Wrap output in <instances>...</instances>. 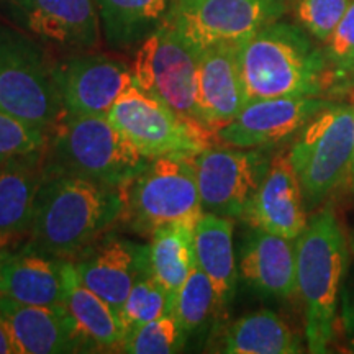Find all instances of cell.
<instances>
[{
	"instance_id": "1",
	"label": "cell",
	"mask_w": 354,
	"mask_h": 354,
	"mask_svg": "<svg viewBox=\"0 0 354 354\" xmlns=\"http://www.w3.org/2000/svg\"><path fill=\"white\" fill-rule=\"evenodd\" d=\"M123 209V189L44 169L25 246L57 259L79 258L122 218Z\"/></svg>"
},
{
	"instance_id": "2",
	"label": "cell",
	"mask_w": 354,
	"mask_h": 354,
	"mask_svg": "<svg viewBox=\"0 0 354 354\" xmlns=\"http://www.w3.org/2000/svg\"><path fill=\"white\" fill-rule=\"evenodd\" d=\"M297 25L272 21L238 46L246 100L322 95L333 77L325 51Z\"/></svg>"
},
{
	"instance_id": "3",
	"label": "cell",
	"mask_w": 354,
	"mask_h": 354,
	"mask_svg": "<svg viewBox=\"0 0 354 354\" xmlns=\"http://www.w3.org/2000/svg\"><path fill=\"white\" fill-rule=\"evenodd\" d=\"M297 287L305 305V338L313 354L335 338L338 300L348 269V241L333 209L323 207L295 240Z\"/></svg>"
},
{
	"instance_id": "4",
	"label": "cell",
	"mask_w": 354,
	"mask_h": 354,
	"mask_svg": "<svg viewBox=\"0 0 354 354\" xmlns=\"http://www.w3.org/2000/svg\"><path fill=\"white\" fill-rule=\"evenodd\" d=\"M148 162L107 117L63 115L44 149V169L117 189H125Z\"/></svg>"
},
{
	"instance_id": "5",
	"label": "cell",
	"mask_w": 354,
	"mask_h": 354,
	"mask_svg": "<svg viewBox=\"0 0 354 354\" xmlns=\"http://www.w3.org/2000/svg\"><path fill=\"white\" fill-rule=\"evenodd\" d=\"M0 112L50 131L64 115L55 64L41 43L0 21Z\"/></svg>"
},
{
	"instance_id": "6",
	"label": "cell",
	"mask_w": 354,
	"mask_h": 354,
	"mask_svg": "<svg viewBox=\"0 0 354 354\" xmlns=\"http://www.w3.org/2000/svg\"><path fill=\"white\" fill-rule=\"evenodd\" d=\"M354 102H330L292 145L289 158L307 207H317L351 176Z\"/></svg>"
},
{
	"instance_id": "7",
	"label": "cell",
	"mask_w": 354,
	"mask_h": 354,
	"mask_svg": "<svg viewBox=\"0 0 354 354\" xmlns=\"http://www.w3.org/2000/svg\"><path fill=\"white\" fill-rule=\"evenodd\" d=\"M125 190L120 220L141 236H151L154 230L172 221L197 223L203 214L194 158L149 159Z\"/></svg>"
},
{
	"instance_id": "8",
	"label": "cell",
	"mask_w": 354,
	"mask_h": 354,
	"mask_svg": "<svg viewBox=\"0 0 354 354\" xmlns=\"http://www.w3.org/2000/svg\"><path fill=\"white\" fill-rule=\"evenodd\" d=\"M107 118L148 159L194 158L216 141V133L174 112L135 82L122 92Z\"/></svg>"
},
{
	"instance_id": "9",
	"label": "cell",
	"mask_w": 354,
	"mask_h": 354,
	"mask_svg": "<svg viewBox=\"0 0 354 354\" xmlns=\"http://www.w3.org/2000/svg\"><path fill=\"white\" fill-rule=\"evenodd\" d=\"M198 57L201 50L165 21L136 48L133 82L158 95L174 112L203 125L198 109Z\"/></svg>"
},
{
	"instance_id": "10",
	"label": "cell",
	"mask_w": 354,
	"mask_h": 354,
	"mask_svg": "<svg viewBox=\"0 0 354 354\" xmlns=\"http://www.w3.org/2000/svg\"><path fill=\"white\" fill-rule=\"evenodd\" d=\"M286 0H174L166 24L198 50L240 44L286 13Z\"/></svg>"
},
{
	"instance_id": "11",
	"label": "cell",
	"mask_w": 354,
	"mask_h": 354,
	"mask_svg": "<svg viewBox=\"0 0 354 354\" xmlns=\"http://www.w3.org/2000/svg\"><path fill=\"white\" fill-rule=\"evenodd\" d=\"M263 148L212 145L194 156L202 207L210 214L243 218L271 165Z\"/></svg>"
},
{
	"instance_id": "12",
	"label": "cell",
	"mask_w": 354,
	"mask_h": 354,
	"mask_svg": "<svg viewBox=\"0 0 354 354\" xmlns=\"http://www.w3.org/2000/svg\"><path fill=\"white\" fill-rule=\"evenodd\" d=\"M0 12L39 43L69 51L99 44L95 0H0Z\"/></svg>"
},
{
	"instance_id": "13",
	"label": "cell",
	"mask_w": 354,
	"mask_h": 354,
	"mask_svg": "<svg viewBox=\"0 0 354 354\" xmlns=\"http://www.w3.org/2000/svg\"><path fill=\"white\" fill-rule=\"evenodd\" d=\"M55 79L64 115L107 117L133 84L131 66L113 56L79 53L55 64Z\"/></svg>"
},
{
	"instance_id": "14",
	"label": "cell",
	"mask_w": 354,
	"mask_h": 354,
	"mask_svg": "<svg viewBox=\"0 0 354 354\" xmlns=\"http://www.w3.org/2000/svg\"><path fill=\"white\" fill-rule=\"evenodd\" d=\"M331 100L322 95H289L251 100L216 131V141L236 148H272L297 136Z\"/></svg>"
},
{
	"instance_id": "15",
	"label": "cell",
	"mask_w": 354,
	"mask_h": 354,
	"mask_svg": "<svg viewBox=\"0 0 354 354\" xmlns=\"http://www.w3.org/2000/svg\"><path fill=\"white\" fill-rule=\"evenodd\" d=\"M74 264L84 284L120 315L133 284L149 266V245L107 234L87 248Z\"/></svg>"
},
{
	"instance_id": "16",
	"label": "cell",
	"mask_w": 354,
	"mask_h": 354,
	"mask_svg": "<svg viewBox=\"0 0 354 354\" xmlns=\"http://www.w3.org/2000/svg\"><path fill=\"white\" fill-rule=\"evenodd\" d=\"M250 228L297 240L308 223L307 203L289 153H277L243 215Z\"/></svg>"
},
{
	"instance_id": "17",
	"label": "cell",
	"mask_w": 354,
	"mask_h": 354,
	"mask_svg": "<svg viewBox=\"0 0 354 354\" xmlns=\"http://www.w3.org/2000/svg\"><path fill=\"white\" fill-rule=\"evenodd\" d=\"M238 46L221 43L205 48L198 57V109L203 125L218 131L248 104L243 88Z\"/></svg>"
},
{
	"instance_id": "18",
	"label": "cell",
	"mask_w": 354,
	"mask_h": 354,
	"mask_svg": "<svg viewBox=\"0 0 354 354\" xmlns=\"http://www.w3.org/2000/svg\"><path fill=\"white\" fill-rule=\"evenodd\" d=\"M238 274L248 287L261 295L290 299L299 292L295 241L251 228L243 241Z\"/></svg>"
},
{
	"instance_id": "19",
	"label": "cell",
	"mask_w": 354,
	"mask_h": 354,
	"mask_svg": "<svg viewBox=\"0 0 354 354\" xmlns=\"http://www.w3.org/2000/svg\"><path fill=\"white\" fill-rule=\"evenodd\" d=\"M63 312L81 353L118 351L123 331L118 315L79 277L74 261L64 259Z\"/></svg>"
},
{
	"instance_id": "20",
	"label": "cell",
	"mask_w": 354,
	"mask_h": 354,
	"mask_svg": "<svg viewBox=\"0 0 354 354\" xmlns=\"http://www.w3.org/2000/svg\"><path fill=\"white\" fill-rule=\"evenodd\" d=\"M0 318L10 333L15 354L81 353L68 318L59 310L0 295Z\"/></svg>"
},
{
	"instance_id": "21",
	"label": "cell",
	"mask_w": 354,
	"mask_h": 354,
	"mask_svg": "<svg viewBox=\"0 0 354 354\" xmlns=\"http://www.w3.org/2000/svg\"><path fill=\"white\" fill-rule=\"evenodd\" d=\"M0 295L20 304L63 312L64 259L51 258L28 246L6 253Z\"/></svg>"
},
{
	"instance_id": "22",
	"label": "cell",
	"mask_w": 354,
	"mask_h": 354,
	"mask_svg": "<svg viewBox=\"0 0 354 354\" xmlns=\"http://www.w3.org/2000/svg\"><path fill=\"white\" fill-rule=\"evenodd\" d=\"M44 177V151L0 165V245L28 234Z\"/></svg>"
},
{
	"instance_id": "23",
	"label": "cell",
	"mask_w": 354,
	"mask_h": 354,
	"mask_svg": "<svg viewBox=\"0 0 354 354\" xmlns=\"http://www.w3.org/2000/svg\"><path fill=\"white\" fill-rule=\"evenodd\" d=\"M196 264L214 286L220 310L236 294L238 266L233 250V221L210 212H203L194 233Z\"/></svg>"
},
{
	"instance_id": "24",
	"label": "cell",
	"mask_w": 354,
	"mask_h": 354,
	"mask_svg": "<svg viewBox=\"0 0 354 354\" xmlns=\"http://www.w3.org/2000/svg\"><path fill=\"white\" fill-rule=\"evenodd\" d=\"M174 0H95L102 33L113 50L138 48L165 24Z\"/></svg>"
},
{
	"instance_id": "25",
	"label": "cell",
	"mask_w": 354,
	"mask_h": 354,
	"mask_svg": "<svg viewBox=\"0 0 354 354\" xmlns=\"http://www.w3.org/2000/svg\"><path fill=\"white\" fill-rule=\"evenodd\" d=\"M220 351L228 354H295L302 351L297 335L271 310L246 313L221 336Z\"/></svg>"
},
{
	"instance_id": "26",
	"label": "cell",
	"mask_w": 354,
	"mask_h": 354,
	"mask_svg": "<svg viewBox=\"0 0 354 354\" xmlns=\"http://www.w3.org/2000/svg\"><path fill=\"white\" fill-rule=\"evenodd\" d=\"M196 225L190 221H172L161 225L151 234V245H149L151 271L166 290L171 308L177 292L196 266V250H194Z\"/></svg>"
},
{
	"instance_id": "27",
	"label": "cell",
	"mask_w": 354,
	"mask_h": 354,
	"mask_svg": "<svg viewBox=\"0 0 354 354\" xmlns=\"http://www.w3.org/2000/svg\"><path fill=\"white\" fill-rule=\"evenodd\" d=\"M171 312L183 325L189 338L205 330L212 318L220 312L214 286L197 264L177 292Z\"/></svg>"
},
{
	"instance_id": "28",
	"label": "cell",
	"mask_w": 354,
	"mask_h": 354,
	"mask_svg": "<svg viewBox=\"0 0 354 354\" xmlns=\"http://www.w3.org/2000/svg\"><path fill=\"white\" fill-rule=\"evenodd\" d=\"M166 312H171L169 297L151 271V263L133 284L130 294L120 312L123 339L146 323L156 320ZM123 343V342H122Z\"/></svg>"
},
{
	"instance_id": "29",
	"label": "cell",
	"mask_w": 354,
	"mask_h": 354,
	"mask_svg": "<svg viewBox=\"0 0 354 354\" xmlns=\"http://www.w3.org/2000/svg\"><path fill=\"white\" fill-rule=\"evenodd\" d=\"M189 336L172 312L146 323L128 335L118 348L128 354H172L183 351Z\"/></svg>"
},
{
	"instance_id": "30",
	"label": "cell",
	"mask_w": 354,
	"mask_h": 354,
	"mask_svg": "<svg viewBox=\"0 0 354 354\" xmlns=\"http://www.w3.org/2000/svg\"><path fill=\"white\" fill-rule=\"evenodd\" d=\"M48 133L0 112V165L46 149Z\"/></svg>"
},
{
	"instance_id": "31",
	"label": "cell",
	"mask_w": 354,
	"mask_h": 354,
	"mask_svg": "<svg viewBox=\"0 0 354 354\" xmlns=\"http://www.w3.org/2000/svg\"><path fill=\"white\" fill-rule=\"evenodd\" d=\"M351 0H295V19L313 38L326 41L343 19Z\"/></svg>"
},
{
	"instance_id": "32",
	"label": "cell",
	"mask_w": 354,
	"mask_h": 354,
	"mask_svg": "<svg viewBox=\"0 0 354 354\" xmlns=\"http://www.w3.org/2000/svg\"><path fill=\"white\" fill-rule=\"evenodd\" d=\"M325 43V56L333 77L354 74V0Z\"/></svg>"
},
{
	"instance_id": "33",
	"label": "cell",
	"mask_w": 354,
	"mask_h": 354,
	"mask_svg": "<svg viewBox=\"0 0 354 354\" xmlns=\"http://www.w3.org/2000/svg\"><path fill=\"white\" fill-rule=\"evenodd\" d=\"M343 320L349 331V335L354 336V292H353V295H349V294L344 295Z\"/></svg>"
},
{
	"instance_id": "34",
	"label": "cell",
	"mask_w": 354,
	"mask_h": 354,
	"mask_svg": "<svg viewBox=\"0 0 354 354\" xmlns=\"http://www.w3.org/2000/svg\"><path fill=\"white\" fill-rule=\"evenodd\" d=\"M0 354H15V348H13L10 333H8L2 318H0Z\"/></svg>"
},
{
	"instance_id": "35",
	"label": "cell",
	"mask_w": 354,
	"mask_h": 354,
	"mask_svg": "<svg viewBox=\"0 0 354 354\" xmlns=\"http://www.w3.org/2000/svg\"><path fill=\"white\" fill-rule=\"evenodd\" d=\"M3 259H6V251L0 250V294H2V268H3Z\"/></svg>"
},
{
	"instance_id": "36",
	"label": "cell",
	"mask_w": 354,
	"mask_h": 354,
	"mask_svg": "<svg viewBox=\"0 0 354 354\" xmlns=\"http://www.w3.org/2000/svg\"><path fill=\"white\" fill-rule=\"evenodd\" d=\"M351 183H353V190H354V146H353V161H351Z\"/></svg>"
},
{
	"instance_id": "37",
	"label": "cell",
	"mask_w": 354,
	"mask_h": 354,
	"mask_svg": "<svg viewBox=\"0 0 354 354\" xmlns=\"http://www.w3.org/2000/svg\"><path fill=\"white\" fill-rule=\"evenodd\" d=\"M351 246H353V251H354V232H353V236H351Z\"/></svg>"
}]
</instances>
